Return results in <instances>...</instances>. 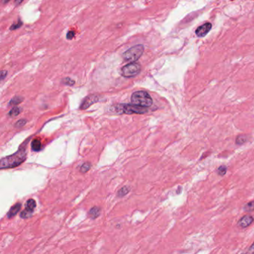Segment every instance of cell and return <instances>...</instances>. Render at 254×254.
<instances>
[{
    "instance_id": "1",
    "label": "cell",
    "mask_w": 254,
    "mask_h": 254,
    "mask_svg": "<svg viewBox=\"0 0 254 254\" xmlns=\"http://www.w3.org/2000/svg\"><path fill=\"white\" fill-rule=\"evenodd\" d=\"M27 153L26 148H20L14 154L5 157L1 159V169H11L22 164L26 159Z\"/></svg>"
},
{
    "instance_id": "2",
    "label": "cell",
    "mask_w": 254,
    "mask_h": 254,
    "mask_svg": "<svg viewBox=\"0 0 254 254\" xmlns=\"http://www.w3.org/2000/svg\"><path fill=\"white\" fill-rule=\"evenodd\" d=\"M131 103L138 106L148 108L153 104V100L148 92L140 90L132 94Z\"/></svg>"
},
{
    "instance_id": "3",
    "label": "cell",
    "mask_w": 254,
    "mask_h": 254,
    "mask_svg": "<svg viewBox=\"0 0 254 254\" xmlns=\"http://www.w3.org/2000/svg\"><path fill=\"white\" fill-rule=\"evenodd\" d=\"M144 52V46L142 45H137L131 47L123 53V59L125 61L136 62L139 59Z\"/></svg>"
},
{
    "instance_id": "4",
    "label": "cell",
    "mask_w": 254,
    "mask_h": 254,
    "mask_svg": "<svg viewBox=\"0 0 254 254\" xmlns=\"http://www.w3.org/2000/svg\"><path fill=\"white\" fill-rule=\"evenodd\" d=\"M117 111L119 113H126V114H143L148 111V107L138 106L134 104L130 105H120L118 106Z\"/></svg>"
},
{
    "instance_id": "5",
    "label": "cell",
    "mask_w": 254,
    "mask_h": 254,
    "mask_svg": "<svg viewBox=\"0 0 254 254\" xmlns=\"http://www.w3.org/2000/svg\"><path fill=\"white\" fill-rule=\"evenodd\" d=\"M141 66L137 62H130L122 69V75L125 78H132L137 75L140 73Z\"/></svg>"
},
{
    "instance_id": "6",
    "label": "cell",
    "mask_w": 254,
    "mask_h": 254,
    "mask_svg": "<svg viewBox=\"0 0 254 254\" xmlns=\"http://www.w3.org/2000/svg\"><path fill=\"white\" fill-rule=\"evenodd\" d=\"M36 207V202L34 199H29L26 202V209L21 212L20 214V217L22 218H28L31 217L32 213L34 212V209Z\"/></svg>"
},
{
    "instance_id": "7",
    "label": "cell",
    "mask_w": 254,
    "mask_h": 254,
    "mask_svg": "<svg viewBox=\"0 0 254 254\" xmlns=\"http://www.w3.org/2000/svg\"><path fill=\"white\" fill-rule=\"evenodd\" d=\"M212 28V24L209 23H206L203 24L202 26H199L195 31V34L198 37H203L209 33L210 29Z\"/></svg>"
},
{
    "instance_id": "8",
    "label": "cell",
    "mask_w": 254,
    "mask_h": 254,
    "mask_svg": "<svg viewBox=\"0 0 254 254\" xmlns=\"http://www.w3.org/2000/svg\"><path fill=\"white\" fill-rule=\"evenodd\" d=\"M254 218L250 215H246L241 217L238 222V226L241 228H246L253 222Z\"/></svg>"
},
{
    "instance_id": "9",
    "label": "cell",
    "mask_w": 254,
    "mask_h": 254,
    "mask_svg": "<svg viewBox=\"0 0 254 254\" xmlns=\"http://www.w3.org/2000/svg\"><path fill=\"white\" fill-rule=\"evenodd\" d=\"M98 101V97L97 95H89L87 96L85 99L83 101L82 104L80 105V109L81 110H86L87 108H88L89 107L91 106L92 104L95 103Z\"/></svg>"
},
{
    "instance_id": "10",
    "label": "cell",
    "mask_w": 254,
    "mask_h": 254,
    "mask_svg": "<svg viewBox=\"0 0 254 254\" xmlns=\"http://www.w3.org/2000/svg\"><path fill=\"white\" fill-rule=\"evenodd\" d=\"M21 206L22 205L20 203H16L15 205H14V206L10 209V210L8 211L7 217H8V218H11L14 216H16L18 212L20 211V209H21Z\"/></svg>"
},
{
    "instance_id": "11",
    "label": "cell",
    "mask_w": 254,
    "mask_h": 254,
    "mask_svg": "<svg viewBox=\"0 0 254 254\" xmlns=\"http://www.w3.org/2000/svg\"><path fill=\"white\" fill-rule=\"evenodd\" d=\"M31 148L34 151H40L42 148V144L39 139H34L31 142Z\"/></svg>"
},
{
    "instance_id": "12",
    "label": "cell",
    "mask_w": 254,
    "mask_h": 254,
    "mask_svg": "<svg viewBox=\"0 0 254 254\" xmlns=\"http://www.w3.org/2000/svg\"><path fill=\"white\" fill-rule=\"evenodd\" d=\"M100 212H101V209L98 206H94L92 209H90V212H89V216L91 218L95 219L98 217L100 215Z\"/></svg>"
},
{
    "instance_id": "13",
    "label": "cell",
    "mask_w": 254,
    "mask_h": 254,
    "mask_svg": "<svg viewBox=\"0 0 254 254\" xmlns=\"http://www.w3.org/2000/svg\"><path fill=\"white\" fill-rule=\"evenodd\" d=\"M248 140V136L245 135V134H241V135H238V137L236 139V143L238 145H241L245 144V142H247Z\"/></svg>"
},
{
    "instance_id": "14",
    "label": "cell",
    "mask_w": 254,
    "mask_h": 254,
    "mask_svg": "<svg viewBox=\"0 0 254 254\" xmlns=\"http://www.w3.org/2000/svg\"><path fill=\"white\" fill-rule=\"evenodd\" d=\"M20 112H21V108L19 107H14L10 110L8 115L11 117H15V116H18L20 113Z\"/></svg>"
},
{
    "instance_id": "15",
    "label": "cell",
    "mask_w": 254,
    "mask_h": 254,
    "mask_svg": "<svg viewBox=\"0 0 254 254\" xmlns=\"http://www.w3.org/2000/svg\"><path fill=\"white\" fill-rule=\"evenodd\" d=\"M23 101V98L20 96H16L14 98H12L11 101L9 102V106H15V105H18L20 104L22 101Z\"/></svg>"
},
{
    "instance_id": "16",
    "label": "cell",
    "mask_w": 254,
    "mask_h": 254,
    "mask_svg": "<svg viewBox=\"0 0 254 254\" xmlns=\"http://www.w3.org/2000/svg\"><path fill=\"white\" fill-rule=\"evenodd\" d=\"M244 210L247 212L254 211V201H251L248 202V203H246L245 206H244Z\"/></svg>"
},
{
    "instance_id": "17",
    "label": "cell",
    "mask_w": 254,
    "mask_h": 254,
    "mask_svg": "<svg viewBox=\"0 0 254 254\" xmlns=\"http://www.w3.org/2000/svg\"><path fill=\"white\" fill-rule=\"evenodd\" d=\"M227 167L224 165H222V166H219L218 169L217 170V173L219 176H224L227 173Z\"/></svg>"
},
{
    "instance_id": "18",
    "label": "cell",
    "mask_w": 254,
    "mask_h": 254,
    "mask_svg": "<svg viewBox=\"0 0 254 254\" xmlns=\"http://www.w3.org/2000/svg\"><path fill=\"white\" fill-rule=\"evenodd\" d=\"M130 191V188L127 186H124L119 191H118V196L119 197H123L125 195H126L127 193Z\"/></svg>"
},
{
    "instance_id": "19",
    "label": "cell",
    "mask_w": 254,
    "mask_h": 254,
    "mask_svg": "<svg viewBox=\"0 0 254 254\" xmlns=\"http://www.w3.org/2000/svg\"><path fill=\"white\" fill-rule=\"evenodd\" d=\"M91 168V165L89 162H85L82 166H80V171L82 173H85V172L88 171L90 170V169Z\"/></svg>"
},
{
    "instance_id": "20",
    "label": "cell",
    "mask_w": 254,
    "mask_h": 254,
    "mask_svg": "<svg viewBox=\"0 0 254 254\" xmlns=\"http://www.w3.org/2000/svg\"><path fill=\"white\" fill-rule=\"evenodd\" d=\"M63 83L64 84H66V85L73 86L75 84V80H72L70 78H64L63 80Z\"/></svg>"
},
{
    "instance_id": "21",
    "label": "cell",
    "mask_w": 254,
    "mask_h": 254,
    "mask_svg": "<svg viewBox=\"0 0 254 254\" xmlns=\"http://www.w3.org/2000/svg\"><path fill=\"white\" fill-rule=\"evenodd\" d=\"M22 25H23V23H22L20 20H18L17 23H15V24H14V25H12V26H11L10 29H11V30H15V29H17V28H19V27H21Z\"/></svg>"
},
{
    "instance_id": "22",
    "label": "cell",
    "mask_w": 254,
    "mask_h": 254,
    "mask_svg": "<svg viewBox=\"0 0 254 254\" xmlns=\"http://www.w3.org/2000/svg\"><path fill=\"white\" fill-rule=\"evenodd\" d=\"M26 120H25V119H20V120H19L16 123V125H15V127H23V126H24L25 125H26Z\"/></svg>"
},
{
    "instance_id": "23",
    "label": "cell",
    "mask_w": 254,
    "mask_h": 254,
    "mask_svg": "<svg viewBox=\"0 0 254 254\" xmlns=\"http://www.w3.org/2000/svg\"><path fill=\"white\" fill-rule=\"evenodd\" d=\"M74 36H75L74 31H70L67 33V34H66V38H67L68 40H71V39H73V37H74Z\"/></svg>"
},
{
    "instance_id": "24",
    "label": "cell",
    "mask_w": 254,
    "mask_h": 254,
    "mask_svg": "<svg viewBox=\"0 0 254 254\" xmlns=\"http://www.w3.org/2000/svg\"><path fill=\"white\" fill-rule=\"evenodd\" d=\"M248 252L250 253H254V242L253 243L252 245H251V246L250 247V248H249V250H248Z\"/></svg>"
},
{
    "instance_id": "25",
    "label": "cell",
    "mask_w": 254,
    "mask_h": 254,
    "mask_svg": "<svg viewBox=\"0 0 254 254\" xmlns=\"http://www.w3.org/2000/svg\"><path fill=\"white\" fill-rule=\"evenodd\" d=\"M6 75H7V71L2 70V72H1V79L3 80V79L6 77Z\"/></svg>"
},
{
    "instance_id": "26",
    "label": "cell",
    "mask_w": 254,
    "mask_h": 254,
    "mask_svg": "<svg viewBox=\"0 0 254 254\" xmlns=\"http://www.w3.org/2000/svg\"><path fill=\"white\" fill-rule=\"evenodd\" d=\"M23 0H15V5H20V4L23 2Z\"/></svg>"
},
{
    "instance_id": "27",
    "label": "cell",
    "mask_w": 254,
    "mask_h": 254,
    "mask_svg": "<svg viewBox=\"0 0 254 254\" xmlns=\"http://www.w3.org/2000/svg\"><path fill=\"white\" fill-rule=\"evenodd\" d=\"M10 0H2V3L5 4V3H8V2H9Z\"/></svg>"
}]
</instances>
